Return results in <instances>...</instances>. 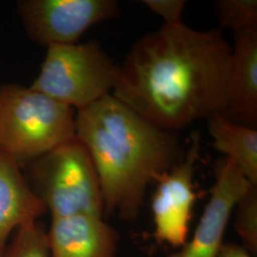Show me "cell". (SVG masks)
<instances>
[{"mask_svg": "<svg viewBox=\"0 0 257 257\" xmlns=\"http://www.w3.org/2000/svg\"><path fill=\"white\" fill-rule=\"evenodd\" d=\"M216 257H252L241 244L225 242Z\"/></svg>", "mask_w": 257, "mask_h": 257, "instance_id": "e0dca14e", "label": "cell"}, {"mask_svg": "<svg viewBox=\"0 0 257 257\" xmlns=\"http://www.w3.org/2000/svg\"><path fill=\"white\" fill-rule=\"evenodd\" d=\"M31 164L34 192L52 218L76 214L104 217L101 190L87 149L76 138Z\"/></svg>", "mask_w": 257, "mask_h": 257, "instance_id": "277c9868", "label": "cell"}, {"mask_svg": "<svg viewBox=\"0 0 257 257\" xmlns=\"http://www.w3.org/2000/svg\"><path fill=\"white\" fill-rule=\"evenodd\" d=\"M216 13L221 27L233 35L257 29L256 0H220L216 2Z\"/></svg>", "mask_w": 257, "mask_h": 257, "instance_id": "9a60e30c", "label": "cell"}, {"mask_svg": "<svg viewBox=\"0 0 257 257\" xmlns=\"http://www.w3.org/2000/svg\"><path fill=\"white\" fill-rule=\"evenodd\" d=\"M214 149L231 159L252 185L257 186V131L223 114L208 118Z\"/></svg>", "mask_w": 257, "mask_h": 257, "instance_id": "7c38bea8", "label": "cell"}, {"mask_svg": "<svg viewBox=\"0 0 257 257\" xmlns=\"http://www.w3.org/2000/svg\"><path fill=\"white\" fill-rule=\"evenodd\" d=\"M51 257H117L119 234L103 216L52 218L47 230Z\"/></svg>", "mask_w": 257, "mask_h": 257, "instance_id": "9c48e42d", "label": "cell"}, {"mask_svg": "<svg viewBox=\"0 0 257 257\" xmlns=\"http://www.w3.org/2000/svg\"><path fill=\"white\" fill-rule=\"evenodd\" d=\"M76 110L31 87L0 86V150L21 166L75 138Z\"/></svg>", "mask_w": 257, "mask_h": 257, "instance_id": "3957f363", "label": "cell"}, {"mask_svg": "<svg viewBox=\"0 0 257 257\" xmlns=\"http://www.w3.org/2000/svg\"><path fill=\"white\" fill-rule=\"evenodd\" d=\"M75 138L91 156L104 215L138 219L150 185L183 157L175 133L158 128L111 94L75 113Z\"/></svg>", "mask_w": 257, "mask_h": 257, "instance_id": "7a4b0ae2", "label": "cell"}, {"mask_svg": "<svg viewBox=\"0 0 257 257\" xmlns=\"http://www.w3.org/2000/svg\"><path fill=\"white\" fill-rule=\"evenodd\" d=\"M142 3L154 14L164 20L163 25L182 23L181 17L186 1L184 0H143Z\"/></svg>", "mask_w": 257, "mask_h": 257, "instance_id": "2e32d148", "label": "cell"}, {"mask_svg": "<svg viewBox=\"0 0 257 257\" xmlns=\"http://www.w3.org/2000/svg\"><path fill=\"white\" fill-rule=\"evenodd\" d=\"M200 152L201 138L198 133H193L190 147L182 159L156 181L152 211L154 236L160 244L180 248L188 241L193 205L197 196L194 175Z\"/></svg>", "mask_w": 257, "mask_h": 257, "instance_id": "52a82bcc", "label": "cell"}, {"mask_svg": "<svg viewBox=\"0 0 257 257\" xmlns=\"http://www.w3.org/2000/svg\"><path fill=\"white\" fill-rule=\"evenodd\" d=\"M117 70L95 40L52 45L30 87L77 111L111 93Z\"/></svg>", "mask_w": 257, "mask_h": 257, "instance_id": "5b68a950", "label": "cell"}, {"mask_svg": "<svg viewBox=\"0 0 257 257\" xmlns=\"http://www.w3.org/2000/svg\"><path fill=\"white\" fill-rule=\"evenodd\" d=\"M17 13L27 37L40 46L77 43L90 28L115 18L113 0H20Z\"/></svg>", "mask_w": 257, "mask_h": 257, "instance_id": "8992f818", "label": "cell"}, {"mask_svg": "<svg viewBox=\"0 0 257 257\" xmlns=\"http://www.w3.org/2000/svg\"><path fill=\"white\" fill-rule=\"evenodd\" d=\"M230 54L220 29L162 25L132 46L110 94L156 127L175 133L224 115Z\"/></svg>", "mask_w": 257, "mask_h": 257, "instance_id": "6da1fadb", "label": "cell"}, {"mask_svg": "<svg viewBox=\"0 0 257 257\" xmlns=\"http://www.w3.org/2000/svg\"><path fill=\"white\" fill-rule=\"evenodd\" d=\"M215 172L209 202L193 231V238L168 257H216L220 251L230 215L252 184L227 157Z\"/></svg>", "mask_w": 257, "mask_h": 257, "instance_id": "ba28073f", "label": "cell"}, {"mask_svg": "<svg viewBox=\"0 0 257 257\" xmlns=\"http://www.w3.org/2000/svg\"><path fill=\"white\" fill-rule=\"evenodd\" d=\"M1 257H51L44 226L37 221L19 228Z\"/></svg>", "mask_w": 257, "mask_h": 257, "instance_id": "5bb4252c", "label": "cell"}, {"mask_svg": "<svg viewBox=\"0 0 257 257\" xmlns=\"http://www.w3.org/2000/svg\"><path fill=\"white\" fill-rule=\"evenodd\" d=\"M224 115L239 124L257 122V29L234 35Z\"/></svg>", "mask_w": 257, "mask_h": 257, "instance_id": "30bf717a", "label": "cell"}, {"mask_svg": "<svg viewBox=\"0 0 257 257\" xmlns=\"http://www.w3.org/2000/svg\"><path fill=\"white\" fill-rule=\"evenodd\" d=\"M46 211L20 165L0 150V257L19 228L39 221Z\"/></svg>", "mask_w": 257, "mask_h": 257, "instance_id": "8fae6325", "label": "cell"}, {"mask_svg": "<svg viewBox=\"0 0 257 257\" xmlns=\"http://www.w3.org/2000/svg\"><path fill=\"white\" fill-rule=\"evenodd\" d=\"M233 228L242 246L253 256L257 254V186L251 185L234 208Z\"/></svg>", "mask_w": 257, "mask_h": 257, "instance_id": "4fadbf2b", "label": "cell"}]
</instances>
